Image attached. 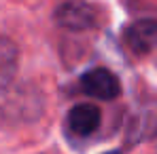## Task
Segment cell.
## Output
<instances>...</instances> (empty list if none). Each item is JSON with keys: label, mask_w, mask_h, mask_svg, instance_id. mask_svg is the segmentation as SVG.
<instances>
[{"label": "cell", "mask_w": 157, "mask_h": 154, "mask_svg": "<svg viewBox=\"0 0 157 154\" xmlns=\"http://www.w3.org/2000/svg\"><path fill=\"white\" fill-rule=\"evenodd\" d=\"M96 11L83 0H66L55 9V21L66 30H89L96 26Z\"/></svg>", "instance_id": "1"}, {"label": "cell", "mask_w": 157, "mask_h": 154, "mask_svg": "<svg viewBox=\"0 0 157 154\" xmlns=\"http://www.w3.org/2000/svg\"><path fill=\"white\" fill-rule=\"evenodd\" d=\"M81 89L89 97H96L102 102H110V99L119 97V93H121V84H119L117 76L106 68H94L87 74H83Z\"/></svg>", "instance_id": "2"}, {"label": "cell", "mask_w": 157, "mask_h": 154, "mask_svg": "<svg viewBox=\"0 0 157 154\" xmlns=\"http://www.w3.org/2000/svg\"><path fill=\"white\" fill-rule=\"evenodd\" d=\"M157 42V21L138 19L125 27V45L134 55H147Z\"/></svg>", "instance_id": "3"}, {"label": "cell", "mask_w": 157, "mask_h": 154, "mask_svg": "<svg viewBox=\"0 0 157 154\" xmlns=\"http://www.w3.org/2000/svg\"><path fill=\"white\" fill-rule=\"evenodd\" d=\"M102 112L94 103H78L68 112V127L75 135H91L100 127Z\"/></svg>", "instance_id": "4"}, {"label": "cell", "mask_w": 157, "mask_h": 154, "mask_svg": "<svg viewBox=\"0 0 157 154\" xmlns=\"http://www.w3.org/2000/svg\"><path fill=\"white\" fill-rule=\"evenodd\" d=\"M15 63H17V53L15 47L9 45L6 40H0V84L6 82L15 72Z\"/></svg>", "instance_id": "5"}, {"label": "cell", "mask_w": 157, "mask_h": 154, "mask_svg": "<svg viewBox=\"0 0 157 154\" xmlns=\"http://www.w3.org/2000/svg\"><path fill=\"white\" fill-rule=\"evenodd\" d=\"M106 154H121L119 150H110V152H106Z\"/></svg>", "instance_id": "6"}]
</instances>
